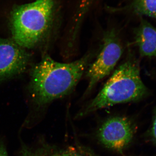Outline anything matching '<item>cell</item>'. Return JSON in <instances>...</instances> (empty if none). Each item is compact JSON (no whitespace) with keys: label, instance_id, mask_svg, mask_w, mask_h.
<instances>
[{"label":"cell","instance_id":"6da1fadb","mask_svg":"<svg viewBox=\"0 0 156 156\" xmlns=\"http://www.w3.org/2000/svg\"><path fill=\"white\" fill-rule=\"evenodd\" d=\"M98 50H89L80 58L66 63L45 56L32 73L30 89L35 101L39 105H46L70 94Z\"/></svg>","mask_w":156,"mask_h":156},{"label":"cell","instance_id":"7a4b0ae2","mask_svg":"<svg viewBox=\"0 0 156 156\" xmlns=\"http://www.w3.org/2000/svg\"><path fill=\"white\" fill-rule=\"evenodd\" d=\"M148 94V90L141 80L138 63L132 57L128 56L78 115L83 116L115 105L138 101Z\"/></svg>","mask_w":156,"mask_h":156},{"label":"cell","instance_id":"3957f363","mask_svg":"<svg viewBox=\"0 0 156 156\" xmlns=\"http://www.w3.org/2000/svg\"><path fill=\"white\" fill-rule=\"evenodd\" d=\"M53 0H37L14 9L11 18L14 41L31 48L51 36L53 20Z\"/></svg>","mask_w":156,"mask_h":156},{"label":"cell","instance_id":"277c9868","mask_svg":"<svg viewBox=\"0 0 156 156\" xmlns=\"http://www.w3.org/2000/svg\"><path fill=\"white\" fill-rule=\"evenodd\" d=\"M124 52L119 34L115 29L104 33L102 43L96 58L85 72L88 84L84 95L87 96L104 78L109 75L118 64Z\"/></svg>","mask_w":156,"mask_h":156},{"label":"cell","instance_id":"5b68a950","mask_svg":"<svg viewBox=\"0 0 156 156\" xmlns=\"http://www.w3.org/2000/svg\"><path fill=\"white\" fill-rule=\"evenodd\" d=\"M135 127L128 118L115 117L106 120L99 128L98 139L107 147L122 151L132 141Z\"/></svg>","mask_w":156,"mask_h":156},{"label":"cell","instance_id":"8992f818","mask_svg":"<svg viewBox=\"0 0 156 156\" xmlns=\"http://www.w3.org/2000/svg\"><path fill=\"white\" fill-rule=\"evenodd\" d=\"M30 56L15 42L0 40V81L19 74L28 66Z\"/></svg>","mask_w":156,"mask_h":156},{"label":"cell","instance_id":"52a82bcc","mask_svg":"<svg viewBox=\"0 0 156 156\" xmlns=\"http://www.w3.org/2000/svg\"><path fill=\"white\" fill-rule=\"evenodd\" d=\"M134 33V42L141 56H156V27L142 19Z\"/></svg>","mask_w":156,"mask_h":156},{"label":"cell","instance_id":"ba28073f","mask_svg":"<svg viewBox=\"0 0 156 156\" xmlns=\"http://www.w3.org/2000/svg\"><path fill=\"white\" fill-rule=\"evenodd\" d=\"M132 8L136 14L156 20V0H134Z\"/></svg>","mask_w":156,"mask_h":156},{"label":"cell","instance_id":"9c48e42d","mask_svg":"<svg viewBox=\"0 0 156 156\" xmlns=\"http://www.w3.org/2000/svg\"><path fill=\"white\" fill-rule=\"evenodd\" d=\"M20 156H68L66 152L52 153L45 146L33 148L27 146L23 145L20 151Z\"/></svg>","mask_w":156,"mask_h":156},{"label":"cell","instance_id":"30bf717a","mask_svg":"<svg viewBox=\"0 0 156 156\" xmlns=\"http://www.w3.org/2000/svg\"><path fill=\"white\" fill-rule=\"evenodd\" d=\"M144 136L150 142L156 146V106L153 112L151 123Z\"/></svg>","mask_w":156,"mask_h":156},{"label":"cell","instance_id":"8fae6325","mask_svg":"<svg viewBox=\"0 0 156 156\" xmlns=\"http://www.w3.org/2000/svg\"><path fill=\"white\" fill-rule=\"evenodd\" d=\"M0 156H9L5 145L0 143Z\"/></svg>","mask_w":156,"mask_h":156},{"label":"cell","instance_id":"7c38bea8","mask_svg":"<svg viewBox=\"0 0 156 156\" xmlns=\"http://www.w3.org/2000/svg\"><path fill=\"white\" fill-rule=\"evenodd\" d=\"M68 156H82L79 154L76 153H69Z\"/></svg>","mask_w":156,"mask_h":156}]
</instances>
